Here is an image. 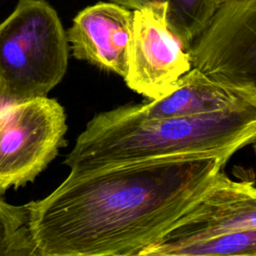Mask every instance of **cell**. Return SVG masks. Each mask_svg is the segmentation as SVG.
I'll use <instances>...</instances> for the list:
<instances>
[{
    "mask_svg": "<svg viewBox=\"0 0 256 256\" xmlns=\"http://www.w3.org/2000/svg\"><path fill=\"white\" fill-rule=\"evenodd\" d=\"M230 158L173 156L70 172L27 203L37 256H137L209 191Z\"/></svg>",
    "mask_w": 256,
    "mask_h": 256,
    "instance_id": "1",
    "label": "cell"
},
{
    "mask_svg": "<svg viewBox=\"0 0 256 256\" xmlns=\"http://www.w3.org/2000/svg\"><path fill=\"white\" fill-rule=\"evenodd\" d=\"M255 138L256 107L146 118L135 105H124L96 114L77 137L64 164L71 173H81L162 157H232Z\"/></svg>",
    "mask_w": 256,
    "mask_h": 256,
    "instance_id": "2",
    "label": "cell"
},
{
    "mask_svg": "<svg viewBox=\"0 0 256 256\" xmlns=\"http://www.w3.org/2000/svg\"><path fill=\"white\" fill-rule=\"evenodd\" d=\"M68 41L45 0H19L0 23V105L46 97L63 79Z\"/></svg>",
    "mask_w": 256,
    "mask_h": 256,
    "instance_id": "3",
    "label": "cell"
},
{
    "mask_svg": "<svg viewBox=\"0 0 256 256\" xmlns=\"http://www.w3.org/2000/svg\"><path fill=\"white\" fill-rule=\"evenodd\" d=\"M66 113L55 99L0 105V195L32 182L66 145Z\"/></svg>",
    "mask_w": 256,
    "mask_h": 256,
    "instance_id": "4",
    "label": "cell"
},
{
    "mask_svg": "<svg viewBox=\"0 0 256 256\" xmlns=\"http://www.w3.org/2000/svg\"><path fill=\"white\" fill-rule=\"evenodd\" d=\"M187 52L191 68L229 85L256 89V0H215Z\"/></svg>",
    "mask_w": 256,
    "mask_h": 256,
    "instance_id": "5",
    "label": "cell"
},
{
    "mask_svg": "<svg viewBox=\"0 0 256 256\" xmlns=\"http://www.w3.org/2000/svg\"><path fill=\"white\" fill-rule=\"evenodd\" d=\"M167 4L155 3L132 11L126 85L148 100L168 94L191 69L180 39L171 31Z\"/></svg>",
    "mask_w": 256,
    "mask_h": 256,
    "instance_id": "6",
    "label": "cell"
},
{
    "mask_svg": "<svg viewBox=\"0 0 256 256\" xmlns=\"http://www.w3.org/2000/svg\"><path fill=\"white\" fill-rule=\"evenodd\" d=\"M254 229V180L234 181L221 171L209 191L158 243L145 251L164 252L176 246L211 237Z\"/></svg>",
    "mask_w": 256,
    "mask_h": 256,
    "instance_id": "7",
    "label": "cell"
},
{
    "mask_svg": "<svg viewBox=\"0 0 256 256\" xmlns=\"http://www.w3.org/2000/svg\"><path fill=\"white\" fill-rule=\"evenodd\" d=\"M132 11L113 2H98L81 10L66 32L73 56L125 77Z\"/></svg>",
    "mask_w": 256,
    "mask_h": 256,
    "instance_id": "8",
    "label": "cell"
},
{
    "mask_svg": "<svg viewBox=\"0 0 256 256\" xmlns=\"http://www.w3.org/2000/svg\"><path fill=\"white\" fill-rule=\"evenodd\" d=\"M134 105L146 118L196 116L256 107V89L229 85L191 68L165 96Z\"/></svg>",
    "mask_w": 256,
    "mask_h": 256,
    "instance_id": "9",
    "label": "cell"
},
{
    "mask_svg": "<svg viewBox=\"0 0 256 256\" xmlns=\"http://www.w3.org/2000/svg\"><path fill=\"white\" fill-rule=\"evenodd\" d=\"M109 2L129 10H138L155 3H166L168 25L187 51L195 37L204 29L215 5V0H109Z\"/></svg>",
    "mask_w": 256,
    "mask_h": 256,
    "instance_id": "10",
    "label": "cell"
},
{
    "mask_svg": "<svg viewBox=\"0 0 256 256\" xmlns=\"http://www.w3.org/2000/svg\"><path fill=\"white\" fill-rule=\"evenodd\" d=\"M28 223L27 204L12 205L0 199V256H37Z\"/></svg>",
    "mask_w": 256,
    "mask_h": 256,
    "instance_id": "11",
    "label": "cell"
},
{
    "mask_svg": "<svg viewBox=\"0 0 256 256\" xmlns=\"http://www.w3.org/2000/svg\"><path fill=\"white\" fill-rule=\"evenodd\" d=\"M160 253L192 256H256V229L215 236L176 246Z\"/></svg>",
    "mask_w": 256,
    "mask_h": 256,
    "instance_id": "12",
    "label": "cell"
},
{
    "mask_svg": "<svg viewBox=\"0 0 256 256\" xmlns=\"http://www.w3.org/2000/svg\"><path fill=\"white\" fill-rule=\"evenodd\" d=\"M137 256H192V255H176V254H166L160 252H151V251H144L138 254Z\"/></svg>",
    "mask_w": 256,
    "mask_h": 256,
    "instance_id": "13",
    "label": "cell"
}]
</instances>
